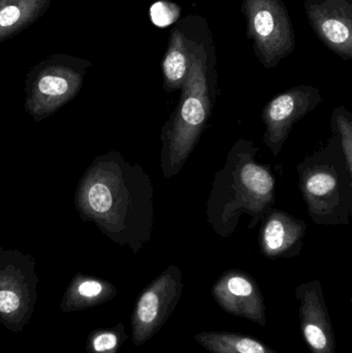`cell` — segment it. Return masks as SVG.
Returning a JSON list of instances; mask_svg holds the SVG:
<instances>
[{"label":"cell","mask_w":352,"mask_h":353,"mask_svg":"<svg viewBox=\"0 0 352 353\" xmlns=\"http://www.w3.org/2000/svg\"><path fill=\"white\" fill-rule=\"evenodd\" d=\"M74 205L110 240L134 254L150 242L155 224L154 186L140 165L110 151L93 159L79 181Z\"/></svg>","instance_id":"cell-1"},{"label":"cell","mask_w":352,"mask_h":353,"mask_svg":"<svg viewBox=\"0 0 352 353\" xmlns=\"http://www.w3.org/2000/svg\"><path fill=\"white\" fill-rule=\"evenodd\" d=\"M253 141L241 138L227 154L222 169L215 174L206 203L207 221L220 238L237 232L242 215L253 230L275 203L276 181L269 165L256 161Z\"/></svg>","instance_id":"cell-2"},{"label":"cell","mask_w":352,"mask_h":353,"mask_svg":"<svg viewBox=\"0 0 352 353\" xmlns=\"http://www.w3.org/2000/svg\"><path fill=\"white\" fill-rule=\"evenodd\" d=\"M217 97L216 51L212 39L194 53L175 111L161 130V168L165 179L179 174L213 115Z\"/></svg>","instance_id":"cell-3"},{"label":"cell","mask_w":352,"mask_h":353,"mask_svg":"<svg viewBox=\"0 0 352 353\" xmlns=\"http://www.w3.org/2000/svg\"><path fill=\"white\" fill-rule=\"evenodd\" d=\"M308 215L318 225H349L352 214V173L338 137L297 167Z\"/></svg>","instance_id":"cell-4"},{"label":"cell","mask_w":352,"mask_h":353,"mask_svg":"<svg viewBox=\"0 0 352 353\" xmlns=\"http://www.w3.org/2000/svg\"><path fill=\"white\" fill-rule=\"evenodd\" d=\"M92 63L68 54L48 56L29 70L25 80V111L41 122L80 92Z\"/></svg>","instance_id":"cell-5"},{"label":"cell","mask_w":352,"mask_h":353,"mask_svg":"<svg viewBox=\"0 0 352 353\" xmlns=\"http://www.w3.org/2000/svg\"><path fill=\"white\" fill-rule=\"evenodd\" d=\"M241 12L246 21V37L265 68H277L293 53L295 29L283 0H243Z\"/></svg>","instance_id":"cell-6"},{"label":"cell","mask_w":352,"mask_h":353,"mask_svg":"<svg viewBox=\"0 0 352 353\" xmlns=\"http://www.w3.org/2000/svg\"><path fill=\"white\" fill-rule=\"evenodd\" d=\"M30 254L0 247V321L19 332L37 300L39 276Z\"/></svg>","instance_id":"cell-7"},{"label":"cell","mask_w":352,"mask_h":353,"mask_svg":"<svg viewBox=\"0 0 352 353\" xmlns=\"http://www.w3.org/2000/svg\"><path fill=\"white\" fill-rule=\"evenodd\" d=\"M183 274L171 265L138 296L132 315V341L142 346L169 321L183 292Z\"/></svg>","instance_id":"cell-8"},{"label":"cell","mask_w":352,"mask_h":353,"mask_svg":"<svg viewBox=\"0 0 352 353\" xmlns=\"http://www.w3.org/2000/svg\"><path fill=\"white\" fill-rule=\"evenodd\" d=\"M322 97L318 87L299 85L271 99L262 114L264 141L275 157L280 154L295 123L313 111Z\"/></svg>","instance_id":"cell-9"},{"label":"cell","mask_w":352,"mask_h":353,"mask_svg":"<svg viewBox=\"0 0 352 353\" xmlns=\"http://www.w3.org/2000/svg\"><path fill=\"white\" fill-rule=\"evenodd\" d=\"M212 37L206 19L198 14L185 17L171 29L167 51L161 61L165 92L181 90L194 53Z\"/></svg>","instance_id":"cell-10"},{"label":"cell","mask_w":352,"mask_h":353,"mask_svg":"<svg viewBox=\"0 0 352 353\" xmlns=\"http://www.w3.org/2000/svg\"><path fill=\"white\" fill-rule=\"evenodd\" d=\"M318 39L342 60L352 59V0H304Z\"/></svg>","instance_id":"cell-11"},{"label":"cell","mask_w":352,"mask_h":353,"mask_svg":"<svg viewBox=\"0 0 352 353\" xmlns=\"http://www.w3.org/2000/svg\"><path fill=\"white\" fill-rule=\"evenodd\" d=\"M211 292L225 312L266 327L264 294L247 272L236 269L225 271L216 280Z\"/></svg>","instance_id":"cell-12"},{"label":"cell","mask_w":352,"mask_h":353,"mask_svg":"<svg viewBox=\"0 0 352 353\" xmlns=\"http://www.w3.org/2000/svg\"><path fill=\"white\" fill-rule=\"evenodd\" d=\"M300 302L302 337L311 353H336V337L320 280L306 282L295 290Z\"/></svg>","instance_id":"cell-13"},{"label":"cell","mask_w":352,"mask_h":353,"mask_svg":"<svg viewBox=\"0 0 352 353\" xmlns=\"http://www.w3.org/2000/svg\"><path fill=\"white\" fill-rule=\"evenodd\" d=\"M260 252L271 259H291L301 254L307 224L282 210L271 208L262 220Z\"/></svg>","instance_id":"cell-14"},{"label":"cell","mask_w":352,"mask_h":353,"mask_svg":"<svg viewBox=\"0 0 352 353\" xmlns=\"http://www.w3.org/2000/svg\"><path fill=\"white\" fill-rule=\"evenodd\" d=\"M53 0H0V43L16 37L47 12Z\"/></svg>","instance_id":"cell-15"},{"label":"cell","mask_w":352,"mask_h":353,"mask_svg":"<svg viewBox=\"0 0 352 353\" xmlns=\"http://www.w3.org/2000/svg\"><path fill=\"white\" fill-rule=\"evenodd\" d=\"M116 294L117 288L110 282L79 273L66 290L61 307L68 310L87 308L107 302Z\"/></svg>","instance_id":"cell-16"},{"label":"cell","mask_w":352,"mask_h":353,"mask_svg":"<svg viewBox=\"0 0 352 353\" xmlns=\"http://www.w3.org/2000/svg\"><path fill=\"white\" fill-rule=\"evenodd\" d=\"M194 338L210 353H279L256 338L235 332H200Z\"/></svg>","instance_id":"cell-17"},{"label":"cell","mask_w":352,"mask_h":353,"mask_svg":"<svg viewBox=\"0 0 352 353\" xmlns=\"http://www.w3.org/2000/svg\"><path fill=\"white\" fill-rule=\"evenodd\" d=\"M331 130L338 137L341 148L346 159V165L352 173V115L345 107L334 109L331 120Z\"/></svg>","instance_id":"cell-18"},{"label":"cell","mask_w":352,"mask_h":353,"mask_svg":"<svg viewBox=\"0 0 352 353\" xmlns=\"http://www.w3.org/2000/svg\"><path fill=\"white\" fill-rule=\"evenodd\" d=\"M127 339L122 323H118L113 329L99 330L89 340L90 353H117Z\"/></svg>","instance_id":"cell-19"}]
</instances>
